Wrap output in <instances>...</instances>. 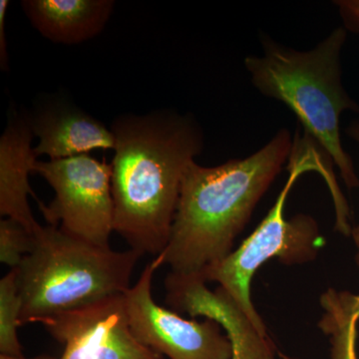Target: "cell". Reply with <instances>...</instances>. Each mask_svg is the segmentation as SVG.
<instances>
[{
  "instance_id": "10",
  "label": "cell",
  "mask_w": 359,
  "mask_h": 359,
  "mask_svg": "<svg viewBox=\"0 0 359 359\" xmlns=\"http://www.w3.org/2000/svg\"><path fill=\"white\" fill-rule=\"evenodd\" d=\"M29 119L33 134L39 139L34 148L36 157L46 155L50 160H59L95 150H114L112 131L69 104H48Z\"/></svg>"
},
{
  "instance_id": "15",
  "label": "cell",
  "mask_w": 359,
  "mask_h": 359,
  "mask_svg": "<svg viewBox=\"0 0 359 359\" xmlns=\"http://www.w3.org/2000/svg\"><path fill=\"white\" fill-rule=\"evenodd\" d=\"M34 247V233L13 219L0 222V262L11 269H18Z\"/></svg>"
},
{
  "instance_id": "6",
  "label": "cell",
  "mask_w": 359,
  "mask_h": 359,
  "mask_svg": "<svg viewBox=\"0 0 359 359\" xmlns=\"http://www.w3.org/2000/svg\"><path fill=\"white\" fill-rule=\"evenodd\" d=\"M33 173L41 176L55 192L50 204L39 203L48 224L90 244L110 248L114 231L111 164L80 155L37 161Z\"/></svg>"
},
{
  "instance_id": "9",
  "label": "cell",
  "mask_w": 359,
  "mask_h": 359,
  "mask_svg": "<svg viewBox=\"0 0 359 359\" xmlns=\"http://www.w3.org/2000/svg\"><path fill=\"white\" fill-rule=\"evenodd\" d=\"M166 302L177 313L218 323L233 347L231 359H276L268 334H262L221 287L212 292L204 280L170 273Z\"/></svg>"
},
{
  "instance_id": "18",
  "label": "cell",
  "mask_w": 359,
  "mask_h": 359,
  "mask_svg": "<svg viewBox=\"0 0 359 359\" xmlns=\"http://www.w3.org/2000/svg\"><path fill=\"white\" fill-rule=\"evenodd\" d=\"M346 134L359 144V119L355 120V121H353L349 125L348 128L346 129ZM353 236L356 249H358L356 262H358L359 266V226L354 229Z\"/></svg>"
},
{
  "instance_id": "13",
  "label": "cell",
  "mask_w": 359,
  "mask_h": 359,
  "mask_svg": "<svg viewBox=\"0 0 359 359\" xmlns=\"http://www.w3.org/2000/svg\"><path fill=\"white\" fill-rule=\"evenodd\" d=\"M320 327L330 339L332 359H358L356 351L359 306L356 295L328 290L320 299Z\"/></svg>"
},
{
  "instance_id": "11",
  "label": "cell",
  "mask_w": 359,
  "mask_h": 359,
  "mask_svg": "<svg viewBox=\"0 0 359 359\" xmlns=\"http://www.w3.org/2000/svg\"><path fill=\"white\" fill-rule=\"evenodd\" d=\"M33 135L29 118L14 115L0 138V214L35 233L41 224L28 203V196L35 198L29 184V174L37 162L32 147Z\"/></svg>"
},
{
  "instance_id": "2",
  "label": "cell",
  "mask_w": 359,
  "mask_h": 359,
  "mask_svg": "<svg viewBox=\"0 0 359 359\" xmlns=\"http://www.w3.org/2000/svg\"><path fill=\"white\" fill-rule=\"evenodd\" d=\"M294 137L282 129L245 159L216 167L191 163L182 182L169 241L162 257L171 273L203 280L224 261L259 201L290 159Z\"/></svg>"
},
{
  "instance_id": "3",
  "label": "cell",
  "mask_w": 359,
  "mask_h": 359,
  "mask_svg": "<svg viewBox=\"0 0 359 359\" xmlns=\"http://www.w3.org/2000/svg\"><path fill=\"white\" fill-rule=\"evenodd\" d=\"M347 32L335 28L311 50L299 51L263 37V55L248 56L245 69L255 88L287 106L311 136L339 168L348 188L359 185L351 156L340 137L344 111L359 112V105L342 83V47Z\"/></svg>"
},
{
  "instance_id": "8",
  "label": "cell",
  "mask_w": 359,
  "mask_h": 359,
  "mask_svg": "<svg viewBox=\"0 0 359 359\" xmlns=\"http://www.w3.org/2000/svg\"><path fill=\"white\" fill-rule=\"evenodd\" d=\"M39 323L65 344L59 359H166L134 337L125 294L56 314Z\"/></svg>"
},
{
  "instance_id": "7",
  "label": "cell",
  "mask_w": 359,
  "mask_h": 359,
  "mask_svg": "<svg viewBox=\"0 0 359 359\" xmlns=\"http://www.w3.org/2000/svg\"><path fill=\"white\" fill-rule=\"evenodd\" d=\"M164 264L162 255L146 264L126 292L130 327L143 346L167 359H231L233 347L223 328L212 320H186L153 299L152 280Z\"/></svg>"
},
{
  "instance_id": "5",
  "label": "cell",
  "mask_w": 359,
  "mask_h": 359,
  "mask_svg": "<svg viewBox=\"0 0 359 359\" xmlns=\"http://www.w3.org/2000/svg\"><path fill=\"white\" fill-rule=\"evenodd\" d=\"M332 165V159L311 136L304 132L301 136L297 131L287 166L289 178L275 205L237 250L203 273L205 283H219L262 334H266V330L250 297L252 278L257 269L273 257L290 264L306 263L316 257L323 244L318 224L306 215L287 219L285 208L295 182L306 172L320 173L327 181L334 201L341 200L344 195L337 186Z\"/></svg>"
},
{
  "instance_id": "1",
  "label": "cell",
  "mask_w": 359,
  "mask_h": 359,
  "mask_svg": "<svg viewBox=\"0 0 359 359\" xmlns=\"http://www.w3.org/2000/svg\"><path fill=\"white\" fill-rule=\"evenodd\" d=\"M111 131L114 231L142 256H159L169 241L184 175L204 149V134L193 117L172 111L120 116Z\"/></svg>"
},
{
  "instance_id": "16",
  "label": "cell",
  "mask_w": 359,
  "mask_h": 359,
  "mask_svg": "<svg viewBox=\"0 0 359 359\" xmlns=\"http://www.w3.org/2000/svg\"><path fill=\"white\" fill-rule=\"evenodd\" d=\"M334 4L339 7L346 32L359 33V0H339Z\"/></svg>"
},
{
  "instance_id": "20",
  "label": "cell",
  "mask_w": 359,
  "mask_h": 359,
  "mask_svg": "<svg viewBox=\"0 0 359 359\" xmlns=\"http://www.w3.org/2000/svg\"><path fill=\"white\" fill-rule=\"evenodd\" d=\"M356 299H358V306H359V294L356 295Z\"/></svg>"
},
{
  "instance_id": "4",
  "label": "cell",
  "mask_w": 359,
  "mask_h": 359,
  "mask_svg": "<svg viewBox=\"0 0 359 359\" xmlns=\"http://www.w3.org/2000/svg\"><path fill=\"white\" fill-rule=\"evenodd\" d=\"M140 252H117L73 237L59 226H41L32 252L18 271L22 309L20 325L124 294Z\"/></svg>"
},
{
  "instance_id": "14",
  "label": "cell",
  "mask_w": 359,
  "mask_h": 359,
  "mask_svg": "<svg viewBox=\"0 0 359 359\" xmlns=\"http://www.w3.org/2000/svg\"><path fill=\"white\" fill-rule=\"evenodd\" d=\"M21 309L18 271L13 269L0 280V353L4 355L23 356L18 335Z\"/></svg>"
},
{
  "instance_id": "12",
  "label": "cell",
  "mask_w": 359,
  "mask_h": 359,
  "mask_svg": "<svg viewBox=\"0 0 359 359\" xmlns=\"http://www.w3.org/2000/svg\"><path fill=\"white\" fill-rule=\"evenodd\" d=\"M28 20L53 43H83L102 32L115 7L113 0H23Z\"/></svg>"
},
{
  "instance_id": "19",
  "label": "cell",
  "mask_w": 359,
  "mask_h": 359,
  "mask_svg": "<svg viewBox=\"0 0 359 359\" xmlns=\"http://www.w3.org/2000/svg\"><path fill=\"white\" fill-rule=\"evenodd\" d=\"M0 359H57L50 355H39L35 356V358H25V356H9L4 355V354H0Z\"/></svg>"
},
{
  "instance_id": "17",
  "label": "cell",
  "mask_w": 359,
  "mask_h": 359,
  "mask_svg": "<svg viewBox=\"0 0 359 359\" xmlns=\"http://www.w3.org/2000/svg\"><path fill=\"white\" fill-rule=\"evenodd\" d=\"M11 2L8 0L0 1V67L4 71L8 68V55H7V41L6 22L7 8Z\"/></svg>"
}]
</instances>
